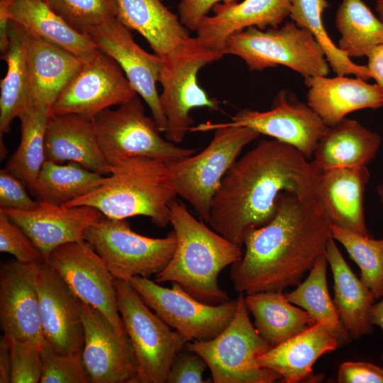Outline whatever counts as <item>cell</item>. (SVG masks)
<instances>
[{
	"label": "cell",
	"mask_w": 383,
	"mask_h": 383,
	"mask_svg": "<svg viewBox=\"0 0 383 383\" xmlns=\"http://www.w3.org/2000/svg\"><path fill=\"white\" fill-rule=\"evenodd\" d=\"M320 173L295 148L274 139L262 140L238 158L224 176L212 200L208 223L242 247L249 231L274 217L282 194L316 199Z\"/></svg>",
	"instance_id": "1"
},
{
	"label": "cell",
	"mask_w": 383,
	"mask_h": 383,
	"mask_svg": "<svg viewBox=\"0 0 383 383\" xmlns=\"http://www.w3.org/2000/svg\"><path fill=\"white\" fill-rule=\"evenodd\" d=\"M331 238V223L316 199L282 194L272 220L244 238L245 252L231 269L235 291L283 292L299 285Z\"/></svg>",
	"instance_id": "2"
},
{
	"label": "cell",
	"mask_w": 383,
	"mask_h": 383,
	"mask_svg": "<svg viewBox=\"0 0 383 383\" xmlns=\"http://www.w3.org/2000/svg\"><path fill=\"white\" fill-rule=\"evenodd\" d=\"M170 223L177 238L174 252L155 282L179 284L196 299L211 305L230 301L218 285L220 272L243 255L242 247L208 228L177 199L170 206Z\"/></svg>",
	"instance_id": "3"
},
{
	"label": "cell",
	"mask_w": 383,
	"mask_h": 383,
	"mask_svg": "<svg viewBox=\"0 0 383 383\" xmlns=\"http://www.w3.org/2000/svg\"><path fill=\"white\" fill-rule=\"evenodd\" d=\"M177 196L167 181L166 162L136 156L111 166V174L96 189L63 205L89 206L112 219L143 216L165 228Z\"/></svg>",
	"instance_id": "4"
},
{
	"label": "cell",
	"mask_w": 383,
	"mask_h": 383,
	"mask_svg": "<svg viewBox=\"0 0 383 383\" xmlns=\"http://www.w3.org/2000/svg\"><path fill=\"white\" fill-rule=\"evenodd\" d=\"M215 131L210 143L196 155L166 163L168 184L185 199L200 219L209 222L211 203L224 176L243 149L260 134L240 126H220L211 123L192 127L191 132Z\"/></svg>",
	"instance_id": "5"
},
{
	"label": "cell",
	"mask_w": 383,
	"mask_h": 383,
	"mask_svg": "<svg viewBox=\"0 0 383 383\" xmlns=\"http://www.w3.org/2000/svg\"><path fill=\"white\" fill-rule=\"evenodd\" d=\"M245 296L240 292L233 318L218 335L209 340H192L186 346L205 360L214 383H272L282 379L257 364V358L272 347L251 322Z\"/></svg>",
	"instance_id": "6"
},
{
	"label": "cell",
	"mask_w": 383,
	"mask_h": 383,
	"mask_svg": "<svg viewBox=\"0 0 383 383\" xmlns=\"http://www.w3.org/2000/svg\"><path fill=\"white\" fill-rule=\"evenodd\" d=\"M118 309L135 360L133 383H166L171 365L189 342L163 321L125 280L115 279Z\"/></svg>",
	"instance_id": "7"
},
{
	"label": "cell",
	"mask_w": 383,
	"mask_h": 383,
	"mask_svg": "<svg viewBox=\"0 0 383 383\" xmlns=\"http://www.w3.org/2000/svg\"><path fill=\"white\" fill-rule=\"evenodd\" d=\"M223 53L240 57L254 71L282 65L304 78L327 76L330 72L321 46L310 32L294 22L280 28L250 27L236 33L227 40Z\"/></svg>",
	"instance_id": "8"
},
{
	"label": "cell",
	"mask_w": 383,
	"mask_h": 383,
	"mask_svg": "<svg viewBox=\"0 0 383 383\" xmlns=\"http://www.w3.org/2000/svg\"><path fill=\"white\" fill-rule=\"evenodd\" d=\"M92 119L101 150L111 167L131 157H148L167 163L194 154V150L161 136L154 118L146 116L138 94L116 109H104Z\"/></svg>",
	"instance_id": "9"
},
{
	"label": "cell",
	"mask_w": 383,
	"mask_h": 383,
	"mask_svg": "<svg viewBox=\"0 0 383 383\" xmlns=\"http://www.w3.org/2000/svg\"><path fill=\"white\" fill-rule=\"evenodd\" d=\"M223 55L190 37L173 56L163 61L159 77L162 87L160 103L166 118L164 133L167 140L175 144L183 140L194 123L189 114L192 109H218V101L210 98L199 86L197 75L201 68Z\"/></svg>",
	"instance_id": "10"
},
{
	"label": "cell",
	"mask_w": 383,
	"mask_h": 383,
	"mask_svg": "<svg viewBox=\"0 0 383 383\" xmlns=\"http://www.w3.org/2000/svg\"><path fill=\"white\" fill-rule=\"evenodd\" d=\"M84 240L102 257L114 278L125 281L156 275L168 264L177 245L174 231L165 238H150L133 231L126 219L105 216L86 231Z\"/></svg>",
	"instance_id": "11"
},
{
	"label": "cell",
	"mask_w": 383,
	"mask_h": 383,
	"mask_svg": "<svg viewBox=\"0 0 383 383\" xmlns=\"http://www.w3.org/2000/svg\"><path fill=\"white\" fill-rule=\"evenodd\" d=\"M127 282L150 309L189 341L215 338L235 312L236 299L211 305L196 299L176 283L167 288L140 276L131 277Z\"/></svg>",
	"instance_id": "12"
},
{
	"label": "cell",
	"mask_w": 383,
	"mask_h": 383,
	"mask_svg": "<svg viewBox=\"0 0 383 383\" xmlns=\"http://www.w3.org/2000/svg\"><path fill=\"white\" fill-rule=\"evenodd\" d=\"M46 261L82 301L100 311L119 333L127 334L118 309L115 278L87 241L60 245Z\"/></svg>",
	"instance_id": "13"
},
{
	"label": "cell",
	"mask_w": 383,
	"mask_h": 383,
	"mask_svg": "<svg viewBox=\"0 0 383 383\" xmlns=\"http://www.w3.org/2000/svg\"><path fill=\"white\" fill-rule=\"evenodd\" d=\"M137 94L118 64L99 49L58 96L50 114L74 113L93 118Z\"/></svg>",
	"instance_id": "14"
},
{
	"label": "cell",
	"mask_w": 383,
	"mask_h": 383,
	"mask_svg": "<svg viewBox=\"0 0 383 383\" xmlns=\"http://www.w3.org/2000/svg\"><path fill=\"white\" fill-rule=\"evenodd\" d=\"M214 124L250 128L295 148L310 160L328 127L307 104L299 101L287 91L277 94L270 110L243 109L230 122Z\"/></svg>",
	"instance_id": "15"
},
{
	"label": "cell",
	"mask_w": 383,
	"mask_h": 383,
	"mask_svg": "<svg viewBox=\"0 0 383 383\" xmlns=\"http://www.w3.org/2000/svg\"><path fill=\"white\" fill-rule=\"evenodd\" d=\"M87 35L97 48L120 66L136 93L146 102L161 132L166 118L157 89L163 60L142 49L133 40L130 29L116 17L91 30Z\"/></svg>",
	"instance_id": "16"
},
{
	"label": "cell",
	"mask_w": 383,
	"mask_h": 383,
	"mask_svg": "<svg viewBox=\"0 0 383 383\" xmlns=\"http://www.w3.org/2000/svg\"><path fill=\"white\" fill-rule=\"evenodd\" d=\"M36 281L45 340L60 354L81 355L84 343L82 301L45 260L38 264Z\"/></svg>",
	"instance_id": "17"
},
{
	"label": "cell",
	"mask_w": 383,
	"mask_h": 383,
	"mask_svg": "<svg viewBox=\"0 0 383 383\" xmlns=\"http://www.w3.org/2000/svg\"><path fill=\"white\" fill-rule=\"evenodd\" d=\"M84 343L81 353L92 383H133L136 374L133 350L127 334L119 333L98 309L83 301Z\"/></svg>",
	"instance_id": "18"
},
{
	"label": "cell",
	"mask_w": 383,
	"mask_h": 383,
	"mask_svg": "<svg viewBox=\"0 0 383 383\" xmlns=\"http://www.w3.org/2000/svg\"><path fill=\"white\" fill-rule=\"evenodd\" d=\"M38 264L16 259L1 264L0 326L7 338L41 347L45 339L40 322Z\"/></svg>",
	"instance_id": "19"
},
{
	"label": "cell",
	"mask_w": 383,
	"mask_h": 383,
	"mask_svg": "<svg viewBox=\"0 0 383 383\" xmlns=\"http://www.w3.org/2000/svg\"><path fill=\"white\" fill-rule=\"evenodd\" d=\"M0 211L23 230L45 261L57 247L84 240L86 231L104 216L89 206H66L39 201L32 210L0 209Z\"/></svg>",
	"instance_id": "20"
},
{
	"label": "cell",
	"mask_w": 383,
	"mask_h": 383,
	"mask_svg": "<svg viewBox=\"0 0 383 383\" xmlns=\"http://www.w3.org/2000/svg\"><path fill=\"white\" fill-rule=\"evenodd\" d=\"M291 0H244L217 4L213 16H206L196 30V38L205 48L221 52L227 40L250 27L261 30L278 28L289 16Z\"/></svg>",
	"instance_id": "21"
},
{
	"label": "cell",
	"mask_w": 383,
	"mask_h": 383,
	"mask_svg": "<svg viewBox=\"0 0 383 383\" xmlns=\"http://www.w3.org/2000/svg\"><path fill=\"white\" fill-rule=\"evenodd\" d=\"M369 179L367 166L333 169L320 173L316 198L331 224L371 236L364 212V193Z\"/></svg>",
	"instance_id": "22"
},
{
	"label": "cell",
	"mask_w": 383,
	"mask_h": 383,
	"mask_svg": "<svg viewBox=\"0 0 383 383\" xmlns=\"http://www.w3.org/2000/svg\"><path fill=\"white\" fill-rule=\"evenodd\" d=\"M45 160L76 162L109 176L111 167L105 159L92 118L74 113L50 115L45 138Z\"/></svg>",
	"instance_id": "23"
},
{
	"label": "cell",
	"mask_w": 383,
	"mask_h": 383,
	"mask_svg": "<svg viewBox=\"0 0 383 383\" xmlns=\"http://www.w3.org/2000/svg\"><path fill=\"white\" fill-rule=\"evenodd\" d=\"M307 104L327 126H334L353 111L383 106V91L377 84L360 78L337 75L304 78Z\"/></svg>",
	"instance_id": "24"
},
{
	"label": "cell",
	"mask_w": 383,
	"mask_h": 383,
	"mask_svg": "<svg viewBox=\"0 0 383 383\" xmlns=\"http://www.w3.org/2000/svg\"><path fill=\"white\" fill-rule=\"evenodd\" d=\"M24 30L30 74V104L51 109L86 60L25 28Z\"/></svg>",
	"instance_id": "25"
},
{
	"label": "cell",
	"mask_w": 383,
	"mask_h": 383,
	"mask_svg": "<svg viewBox=\"0 0 383 383\" xmlns=\"http://www.w3.org/2000/svg\"><path fill=\"white\" fill-rule=\"evenodd\" d=\"M338 347L330 332L316 323L262 354L257 364L276 372L287 383L317 382L313 372L315 362Z\"/></svg>",
	"instance_id": "26"
},
{
	"label": "cell",
	"mask_w": 383,
	"mask_h": 383,
	"mask_svg": "<svg viewBox=\"0 0 383 383\" xmlns=\"http://www.w3.org/2000/svg\"><path fill=\"white\" fill-rule=\"evenodd\" d=\"M116 18L139 33L163 61L173 56L190 38L189 30L162 0H115Z\"/></svg>",
	"instance_id": "27"
},
{
	"label": "cell",
	"mask_w": 383,
	"mask_h": 383,
	"mask_svg": "<svg viewBox=\"0 0 383 383\" xmlns=\"http://www.w3.org/2000/svg\"><path fill=\"white\" fill-rule=\"evenodd\" d=\"M325 255L333 277V301L343 327L352 340L372 334L374 294L353 273L333 238L327 243Z\"/></svg>",
	"instance_id": "28"
},
{
	"label": "cell",
	"mask_w": 383,
	"mask_h": 383,
	"mask_svg": "<svg viewBox=\"0 0 383 383\" xmlns=\"http://www.w3.org/2000/svg\"><path fill=\"white\" fill-rule=\"evenodd\" d=\"M381 143L377 133L345 118L327 127L315 147L312 161L321 172L367 166L375 157Z\"/></svg>",
	"instance_id": "29"
},
{
	"label": "cell",
	"mask_w": 383,
	"mask_h": 383,
	"mask_svg": "<svg viewBox=\"0 0 383 383\" xmlns=\"http://www.w3.org/2000/svg\"><path fill=\"white\" fill-rule=\"evenodd\" d=\"M9 43L1 59L7 64L0 88V133L10 132L13 121L19 118L30 104V74L24 28L11 20L9 24Z\"/></svg>",
	"instance_id": "30"
},
{
	"label": "cell",
	"mask_w": 383,
	"mask_h": 383,
	"mask_svg": "<svg viewBox=\"0 0 383 383\" xmlns=\"http://www.w3.org/2000/svg\"><path fill=\"white\" fill-rule=\"evenodd\" d=\"M10 16L27 30L84 60L99 50L88 35L72 28L43 0H14Z\"/></svg>",
	"instance_id": "31"
},
{
	"label": "cell",
	"mask_w": 383,
	"mask_h": 383,
	"mask_svg": "<svg viewBox=\"0 0 383 383\" xmlns=\"http://www.w3.org/2000/svg\"><path fill=\"white\" fill-rule=\"evenodd\" d=\"M245 298L255 328L272 348L316 323L308 312L289 302L283 292H261Z\"/></svg>",
	"instance_id": "32"
},
{
	"label": "cell",
	"mask_w": 383,
	"mask_h": 383,
	"mask_svg": "<svg viewBox=\"0 0 383 383\" xmlns=\"http://www.w3.org/2000/svg\"><path fill=\"white\" fill-rule=\"evenodd\" d=\"M107 177L76 162L45 160L29 190L37 201L63 205L96 189Z\"/></svg>",
	"instance_id": "33"
},
{
	"label": "cell",
	"mask_w": 383,
	"mask_h": 383,
	"mask_svg": "<svg viewBox=\"0 0 383 383\" xmlns=\"http://www.w3.org/2000/svg\"><path fill=\"white\" fill-rule=\"evenodd\" d=\"M327 263L325 254L321 255L306 279L285 296L289 302L305 310L316 323L322 324L337 340L340 347L345 346L352 338L343 327L329 294Z\"/></svg>",
	"instance_id": "34"
},
{
	"label": "cell",
	"mask_w": 383,
	"mask_h": 383,
	"mask_svg": "<svg viewBox=\"0 0 383 383\" xmlns=\"http://www.w3.org/2000/svg\"><path fill=\"white\" fill-rule=\"evenodd\" d=\"M50 115L49 108L30 104L18 118L21 141L9 159L6 169L28 189L35 183L45 161V138Z\"/></svg>",
	"instance_id": "35"
},
{
	"label": "cell",
	"mask_w": 383,
	"mask_h": 383,
	"mask_svg": "<svg viewBox=\"0 0 383 383\" xmlns=\"http://www.w3.org/2000/svg\"><path fill=\"white\" fill-rule=\"evenodd\" d=\"M338 48L350 58L367 56L383 43V21L362 0H343L335 15Z\"/></svg>",
	"instance_id": "36"
},
{
	"label": "cell",
	"mask_w": 383,
	"mask_h": 383,
	"mask_svg": "<svg viewBox=\"0 0 383 383\" xmlns=\"http://www.w3.org/2000/svg\"><path fill=\"white\" fill-rule=\"evenodd\" d=\"M329 7L326 0H291L289 17L299 27L310 32L324 51L326 60L337 75L353 74L368 80L371 74L367 65H360L331 39L323 22V13Z\"/></svg>",
	"instance_id": "37"
},
{
	"label": "cell",
	"mask_w": 383,
	"mask_h": 383,
	"mask_svg": "<svg viewBox=\"0 0 383 383\" xmlns=\"http://www.w3.org/2000/svg\"><path fill=\"white\" fill-rule=\"evenodd\" d=\"M331 236L360 270L361 282L376 299L383 296V239H374L331 224Z\"/></svg>",
	"instance_id": "38"
},
{
	"label": "cell",
	"mask_w": 383,
	"mask_h": 383,
	"mask_svg": "<svg viewBox=\"0 0 383 383\" xmlns=\"http://www.w3.org/2000/svg\"><path fill=\"white\" fill-rule=\"evenodd\" d=\"M72 28L87 34L116 17L115 0H44Z\"/></svg>",
	"instance_id": "39"
},
{
	"label": "cell",
	"mask_w": 383,
	"mask_h": 383,
	"mask_svg": "<svg viewBox=\"0 0 383 383\" xmlns=\"http://www.w3.org/2000/svg\"><path fill=\"white\" fill-rule=\"evenodd\" d=\"M41 383H89L81 355L58 353L45 340L40 347Z\"/></svg>",
	"instance_id": "40"
},
{
	"label": "cell",
	"mask_w": 383,
	"mask_h": 383,
	"mask_svg": "<svg viewBox=\"0 0 383 383\" xmlns=\"http://www.w3.org/2000/svg\"><path fill=\"white\" fill-rule=\"evenodd\" d=\"M8 339L11 360V383L40 382L42 373L40 346L28 340Z\"/></svg>",
	"instance_id": "41"
},
{
	"label": "cell",
	"mask_w": 383,
	"mask_h": 383,
	"mask_svg": "<svg viewBox=\"0 0 383 383\" xmlns=\"http://www.w3.org/2000/svg\"><path fill=\"white\" fill-rule=\"evenodd\" d=\"M0 251L23 263H39L44 257L23 230L0 211Z\"/></svg>",
	"instance_id": "42"
},
{
	"label": "cell",
	"mask_w": 383,
	"mask_h": 383,
	"mask_svg": "<svg viewBox=\"0 0 383 383\" xmlns=\"http://www.w3.org/2000/svg\"><path fill=\"white\" fill-rule=\"evenodd\" d=\"M38 205V201L28 195L19 178L6 168L0 170V209L29 211Z\"/></svg>",
	"instance_id": "43"
},
{
	"label": "cell",
	"mask_w": 383,
	"mask_h": 383,
	"mask_svg": "<svg viewBox=\"0 0 383 383\" xmlns=\"http://www.w3.org/2000/svg\"><path fill=\"white\" fill-rule=\"evenodd\" d=\"M208 367L205 360L198 354L186 349L175 357L166 383H203L204 372Z\"/></svg>",
	"instance_id": "44"
},
{
	"label": "cell",
	"mask_w": 383,
	"mask_h": 383,
	"mask_svg": "<svg viewBox=\"0 0 383 383\" xmlns=\"http://www.w3.org/2000/svg\"><path fill=\"white\" fill-rule=\"evenodd\" d=\"M339 383H383V369L365 362H345L338 373Z\"/></svg>",
	"instance_id": "45"
},
{
	"label": "cell",
	"mask_w": 383,
	"mask_h": 383,
	"mask_svg": "<svg viewBox=\"0 0 383 383\" xmlns=\"http://www.w3.org/2000/svg\"><path fill=\"white\" fill-rule=\"evenodd\" d=\"M235 2L237 0H180L179 18L188 30L196 32L201 21L219 2Z\"/></svg>",
	"instance_id": "46"
},
{
	"label": "cell",
	"mask_w": 383,
	"mask_h": 383,
	"mask_svg": "<svg viewBox=\"0 0 383 383\" xmlns=\"http://www.w3.org/2000/svg\"><path fill=\"white\" fill-rule=\"evenodd\" d=\"M367 57L371 77L383 91V43L374 47Z\"/></svg>",
	"instance_id": "47"
},
{
	"label": "cell",
	"mask_w": 383,
	"mask_h": 383,
	"mask_svg": "<svg viewBox=\"0 0 383 383\" xmlns=\"http://www.w3.org/2000/svg\"><path fill=\"white\" fill-rule=\"evenodd\" d=\"M14 0H0V48L1 55L8 48L9 43V24L11 21L10 9Z\"/></svg>",
	"instance_id": "48"
},
{
	"label": "cell",
	"mask_w": 383,
	"mask_h": 383,
	"mask_svg": "<svg viewBox=\"0 0 383 383\" xmlns=\"http://www.w3.org/2000/svg\"><path fill=\"white\" fill-rule=\"evenodd\" d=\"M0 383H11V360L9 341L6 336L0 340Z\"/></svg>",
	"instance_id": "49"
},
{
	"label": "cell",
	"mask_w": 383,
	"mask_h": 383,
	"mask_svg": "<svg viewBox=\"0 0 383 383\" xmlns=\"http://www.w3.org/2000/svg\"><path fill=\"white\" fill-rule=\"evenodd\" d=\"M370 321L373 326H377L383 331V296L372 306L370 311ZM380 358L383 361V353Z\"/></svg>",
	"instance_id": "50"
},
{
	"label": "cell",
	"mask_w": 383,
	"mask_h": 383,
	"mask_svg": "<svg viewBox=\"0 0 383 383\" xmlns=\"http://www.w3.org/2000/svg\"><path fill=\"white\" fill-rule=\"evenodd\" d=\"M375 9L379 16V18L383 21V0H376Z\"/></svg>",
	"instance_id": "51"
},
{
	"label": "cell",
	"mask_w": 383,
	"mask_h": 383,
	"mask_svg": "<svg viewBox=\"0 0 383 383\" xmlns=\"http://www.w3.org/2000/svg\"><path fill=\"white\" fill-rule=\"evenodd\" d=\"M377 192L379 199L383 204V182L377 187Z\"/></svg>",
	"instance_id": "52"
},
{
	"label": "cell",
	"mask_w": 383,
	"mask_h": 383,
	"mask_svg": "<svg viewBox=\"0 0 383 383\" xmlns=\"http://www.w3.org/2000/svg\"><path fill=\"white\" fill-rule=\"evenodd\" d=\"M44 1V0H43Z\"/></svg>",
	"instance_id": "53"
}]
</instances>
